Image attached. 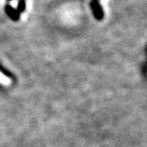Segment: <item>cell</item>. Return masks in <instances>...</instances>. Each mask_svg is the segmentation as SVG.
<instances>
[{"label":"cell","mask_w":147,"mask_h":147,"mask_svg":"<svg viewBox=\"0 0 147 147\" xmlns=\"http://www.w3.org/2000/svg\"><path fill=\"white\" fill-rule=\"evenodd\" d=\"M8 1H13V0H8Z\"/></svg>","instance_id":"277c9868"},{"label":"cell","mask_w":147,"mask_h":147,"mask_svg":"<svg viewBox=\"0 0 147 147\" xmlns=\"http://www.w3.org/2000/svg\"><path fill=\"white\" fill-rule=\"evenodd\" d=\"M5 11L7 16L10 17L11 19H13V21H18L20 18V13L16 9H14L13 7H11V5L7 4L5 7Z\"/></svg>","instance_id":"7a4b0ae2"},{"label":"cell","mask_w":147,"mask_h":147,"mask_svg":"<svg viewBox=\"0 0 147 147\" xmlns=\"http://www.w3.org/2000/svg\"><path fill=\"white\" fill-rule=\"evenodd\" d=\"M26 10V0H19L17 4V11L19 13H23Z\"/></svg>","instance_id":"3957f363"},{"label":"cell","mask_w":147,"mask_h":147,"mask_svg":"<svg viewBox=\"0 0 147 147\" xmlns=\"http://www.w3.org/2000/svg\"><path fill=\"white\" fill-rule=\"evenodd\" d=\"M90 6L91 9H92V13L95 16V18L98 21L103 19L104 17V11L103 9H102L101 5L99 4L98 0H91L90 2Z\"/></svg>","instance_id":"6da1fadb"}]
</instances>
